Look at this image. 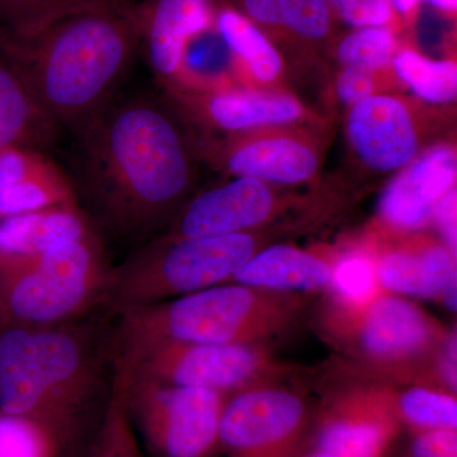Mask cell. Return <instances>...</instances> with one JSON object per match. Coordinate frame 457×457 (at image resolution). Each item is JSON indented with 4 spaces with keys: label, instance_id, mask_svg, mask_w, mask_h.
I'll return each instance as SVG.
<instances>
[{
    "label": "cell",
    "instance_id": "cell-1",
    "mask_svg": "<svg viewBox=\"0 0 457 457\" xmlns=\"http://www.w3.org/2000/svg\"><path fill=\"white\" fill-rule=\"evenodd\" d=\"M77 137L73 186L87 216L122 237L173 221L194 183L187 140L167 108L144 97L110 102Z\"/></svg>",
    "mask_w": 457,
    "mask_h": 457
},
{
    "label": "cell",
    "instance_id": "cell-2",
    "mask_svg": "<svg viewBox=\"0 0 457 457\" xmlns=\"http://www.w3.org/2000/svg\"><path fill=\"white\" fill-rule=\"evenodd\" d=\"M139 7L97 0L26 31L0 33V53L57 129L77 131L114 97L139 50Z\"/></svg>",
    "mask_w": 457,
    "mask_h": 457
},
{
    "label": "cell",
    "instance_id": "cell-3",
    "mask_svg": "<svg viewBox=\"0 0 457 457\" xmlns=\"http://www.w3.org/2000/svg\"><path fill=\"white\" fill-rule=\"evenodd\" d=\"M99 386L98 351L82 328L0 321V414L35 428L54 456L88 449L107 407Z\"/></svg>",
    "mask_w": 457,
    "mask_h": 457
},
{
    "label": "cell",
    "instance_id": "cell-4",
    "mask_svg": "<svg viewBox=\"0 0 457 457\" xmlns=\"http://www.w3.org/2000/svg\"><path fill=\"white\" fill-rule=\"evenodd\" d=\"M305 308L302 294L230 282L153 305L121 311L120 342L258 345L287 332Z\"/></svg>",
    "mask_w": 457,
    "mask_h": 457
},
{
    "label": "cell",
    "instance_id": "cell-5",
    "mask_svg": "<svg viewBox=\"0 0 457 457\" xmlns=\"http://www.w3.org/2000/svg\"><path fill=\"white\" fill-rule=\"evenodd\" d=\"M262 248L251 233L162 237L112 269L106 300L121 312L228 284Z\"/></svg>",
    "mask_w": 457,
    "mask_h": 457
},
{
    "label": "cell",
    "instance_id": "cell-6",
    "mask_svg": "<svg viewBox=\"0 0 457 457\" xmlns=\"http://www.w3.org/2000/svg\"><path fill=\"white\" fill-rule=\"evenodd\" d=\"M111 272L101 239L90 231L25 266L0 272V321L69 324L106 300Z\"/></svg>",
    "mask_w": 457,
    "mask_h": 457
},
{
    "label": "cell",
    "instance_id": "cell-7",
    "mask_svg": "<svg viewBox=\"0 0 457 457\" xmlns=\"http://www.w3.org/2000/svg\"><path fill=\"white\" fill-rule=\"evenodd\" d=\"M116 360L132 376L225 395L273 384L287 368L258 345H209L153 339L120 342Z\"/></svg>",
    "mask_w": 457,
    "mask_h": 457
},
{
    "label": "cell",
    "instance_id": "cell-8",
    "mask_svg": "<svg viewBox=\"0 0 457 457\" xmlns=\"http://www.w3.org/2000/svg\"><path fill=\"white\" fill-rule=\"evenodd\" d=\"M126 407L154 457H221L220 425L228 395L132 376L120 361Z\"/></svg>",
    "mask_w": 457,
    "mask_h": 457
},
{
    "label": "cell",
    "instance_id": "cell-9",
    "mask_svg": "<svg viewBox=\"0 0 457 457\" xmlns=\"http://www.w3.org/2000/svg\"><path fill=\"white\" fill-rule=\"evenodd\" d=\"M311 409L293 390L263 384L228 396L220 445L225 457H296L306 447Z\"/></svg>",
    "mask_w": 457,
    "mask_h": 457
},
{
    "label": "cell",
    "instance_id": "cell-10",
    "mask_svg": "<svg viewBox=\"0 0 457 457\" xmlns=\"http://www.w3.org/2000/svg\"><path fill=\"white\" fill-rule=\"evenodd\" d=\"M402 433L389 387L343 390L312 416L306 447L342 457H390Z\"/></svg>",
    "mask_w": 457,
    "mask_h": 457
},
{
    "label": "cell",
    "instance_id": "cell-11",
    "mask_svg": "<svg viewBox=\"0 0 457 457\" xmlns=\"http://www.w3.org/2000/svg\"><path fill=\"white\" fill-rule=\"evenodd\" d=\"M347 333L362 356L399 363L441 347L446 330L420 306L396 295L378 293L365 305L342 309Z\"/></svg>",
    "mask_w": 457,
    "mask_h": 457
},
{
    "label": "cell",
    "instance_id": "cell-12",
    "mask_svg": "<svg viewBox=\"0 0 457 457\" xmlns=\"http://www.w3.org/2000/svg\"><path fill=\"white\" fill-rule=\"evenodd\" d=\"M216 165L237 177L299 185L320 168V147L299 131H248L228 135L210 149Z\"/></svg>",
    "mask_w": 457,
    "mask_h": 457
},
{
    "label": "cell",
    "instance_id": "cell-13",
    "mask_svg": "<svg viewBox=\"0 0 457 457\" xmlns=\"http://www.w3.org/2000/svg\"><path fill=\"white\" fill-rule=\"evenodd\" d=\"M347 137L360 161L381 173L407 167L422 149L416 110L396 96H371L353 104Z\"/></svg>",
    "mask_w": 457,
    "mask_h": 457
},
{
    "label": "cell",
    "instance_id": "cell-14",
    "mask_svg": "<svg viewBox=\"0 0 457 457\" xmlns=\"http://www.w3.org/2000/svg\"><path fill=\"white\" fill-rule=\"evenodd\" d=\"M279 203L269 183L248 177L192 198L171 221L167 237H201L251 233L270 220Z\"/></svg>",
    "mask_w": 457,
    "mask_h": 457
},
{
    "label": "cell",
    "instance_id": "cell-15",
    "mask_svg": "<svg viewBox=\"0 0 457 457\" xmlns=\"http://www.w3.org/2000/svg\"><path fill=\"white\" fill-rule=\"evenodd\" d=\"M174 104L213 130L228 135L302 121L308 111L299 99L278 92L189 89L164 87Z\"/></svg>",
    "mask_w": 457,
    "mask_h": 457
},
{
    "label": "cell",
    "instance_id": "cell-16",
    "mask_svg": "<svg viewBox=\"0 0 457 457\" xmlns=\"http://www.w3.org/2000/svg\"><path fill=\"white\" fill-rule=\"evenodd\" d=\"M456 149L440 144L417 156L392 180L378 204L384 227L396 233H411L425 228L436 204L455 187Z\"/></svg>",
    "mask_w": 457,
    "mask_h": 457
},
{
    "label": "cell",
    "instance_id": "cell-17",
    "mask_svg": "<svg viewBox=\"0 0 457 457\" xmlns=\"http://www.w3.org/2000/svg\"><path fill=\"white\" fill-rule=\"evenodd\" d=\"M140 44L163 84L179 77L189 42L213 25L212 0H150L139 7Z\"/></svg>",
    "mask_w": 457,
    "mask_h": 457
},
{
    "label": "cell",
    "instance_id": "cell-18",
    "mask_svg": "<svg viewBox=\"0 0 457 457\" xmlns=\"http://www.w3.org/2000/svg\"><path fill=\"white\" fill-rule=\"evenodd\" d=\"M376 278L385 293L456 299V253L427 237L387 248L375 260Z\"/></svg>",
    "mask_w": 457,
    "mask_h": 457
},
{
    "label": "cell",
    "instance_id": "cell-19",
    "mask_svg": "<svg viewBox=\"0 0 457 457\" xmlns=\"http://www.w3.org/2000/svg\"><path fill=\"white\" fill-rule=\"evenodd\" d=\"M79 204L71 179L42 150L0 149V216Z\"/></svg>",
    "mask_w": 457,
    "mask_h": 457
},
{
    "label": "cell",
    "instance_id": "cell-20",
    "mask_svg": "<svg viewBox=\"0 0 457 457\" xmlns=\"http://www.w3.org/2000/svg\"><path fill=\"white\" fill-rule=\"evenodd\" d=\"M95 231L79 204L0 218V272L37 260L56 246Z\"/></svg>",
    "mask_w": 457,
    "mask_h": 457
},
{
    "label": "cell",
    "instance_id": "cell-21",
    "mask_svg": "<svg viewBox=\"0 0 457 457\" xmlns=\"http://www.w3.org/2000/svg\"><path fill=\"white\" fill-rule=\"evenodd\" d=\"M332 275L333 266L311 252L290 245H270L258 251L230 282L302 294L329 288Z\"/></svg>",
    "mask_w": 457,
    "mask_h": 457
},
{
    "label": "cell",
    "instance_id": "cell-22",
    "mask_svg": "<svg viewBox=\"0 0 457 457\" xmlns=\"http://www.w3.org/2000/svg\"><path fill=\"white\" fill-rule=\"evenodd\" d=\"M57 131L16 66L0 53V149L22 146L44 152Z\"/></svg>",
    "mask_w": 457,
    "mask_h": 457
},
{
    "label": "cell",
    "instance_id": "cell-23",
    "mask_svg": "<svg viewBox=\"0 0 457 457\" xmlns=\"http://www.w3.org/2000/svg\"><path fill=\"white\" fill-rule=\"evenodd\" d=\"M242 4L255 25L285 29L312 41L329 33L332 9L327 0H242Z\"/></svg>",
    "mask_w": 457,
    "mask_h": 457
},
{
    "label": "cell",
    "instance_id": "cell-24",
    "mask_svg": "<svg viewBox=\"0 0 457 457\" xmlns=\"http://www.w3.org/2000/svg\"><path fill=\"white\" fill-rule=\"evenodd\" d=\"M213 26L233 54L239 56L255 79L272 83L278 79L284 62L270 38L245 14L224 9L213 20Z\"/></svg>",
    "mask_w": 457,
    "mask_h": 457
},
{
    "label": "cell",
    "instance_id": "cell-25",
    "mask_svg": "<svg viewBox=\"0 0 457 457\" xmlns=\"http://www.w3.org/2000/svg\"><path fill=\"white\" fill-rule=\"evenodd\" d=\"M394 402L400 426L409 433L457 431V400L450 390L426 386L394 390Z\"/></svg>",
    "mask_w": 457,
    "mask_h": 457
},
{
    "label": "cell",
    "instance_id": "cell-26",
    "mask_svg": "<svg viewBox=\"0 0 457 457\" xmlns=\"http://www.w3.org/2000/svg\"><path fill=\"white\" fill-rule=\"evenodd\" d=\"M393 68L403 83L431 104H446L457 97V66L451 60H436L413 50H402L393 59Z\"/></svg>",
    "mask_w": 457,
    "mask_h": 457
},
{
    "label": "cell",
    "instance_id": "cell-27",
    "mask_svg": "<svg viewBox=\"0 0 457 457\" xmlns=\"http://www.w3.org/2000/svg\"><path fill=\"white\" fill-rule=\"evenodd\" d=\"M83 457H144L126 407L122 372L116 363L106 411Z\"/></svg>",
    "mask_w": 457,
    "mask_h": 457
},
{
    "label": "cell",
    "instance_id": "cell-28",
    "mask_svg": "<svg viewBox=\"0 0 457 457\" xmlns=\"http://www.w3.org/2000/svg\"><path fill=\"white\" fill-rule=\"evenodd\" d=\"M341 309H354L365 305L381 293L376 278L375 260L365 253L345 255L333 266L329 286Z\"/></svg>",
    "mask_w": 457,
    "mask_h": 457
},
{
    "label": "cell",
    "instance_id": "cell-29",
    "mask_svg": "<svg viewBox=\"0 0 457 457\" xmlns=\"http://www.w3.org/2000/svg\"><path fill=\"white\" fill-rule=\"evenodd\" d=\"M212 26L189 42L179 77L173 82L187 74L197 79L198 87H204L206 83L218 80L228 71L233 51L218 29L213 31Z\"/></svg>",
    "mask_w": 457,
    "mask_h": 457
},
{
    "label": "cell",
    "instance_id": "cell-30",
    "mask_svg": "<svg viewBox=\"0 0 457 457\" xmlns=\"http://www.w3.org/2000/svg\"><path fill=\"white\" fill-rule=\"evenodd\" d=\"M396 55V41L387 27L356 29L339 42L337 57L343 66L385 69Z\"/></svg>",
    "mask_w": 457,
    "mask_h": 457
},
{
    "label": "cell",
    "instance_id": "cell-31",
    "mask_svg": "<svg viewBox=\"0 0 457 457\" xmlns=\"http://www.w3.org/2000/svg\"><path fill=\"white\" fill-rule=\"evenodd\" d=\"M97 0H0V33L26 31Z\"/></svg>",
    "mask_w": 457,
    "mask_h": 457
},
{
    "label": "cell",
    "instance_id": "cell-32",
    "mask_svg": "<svg viewBox=\"0 0 457 457\" xmlns=\"http://www.w3.org/2000/svg\"><path fill=\"white\" fill-rule=\"evenodd\" d=\"M330 9L354 29L386 27L393 20L390 0H327Z\"/></svg>",
    "mask_w": 457,
    "mask_h": 457
},
{
    "label": "cell",
    "instance_id": "cell-33",
    "mask_svg": "<svg viewBox=\"0 0 457 457\" xmlns=\"http://www.w3.org/2000/svg\"><path fill=\"white\" fill-rule=\"evenodd\" d=\"M337 82V93L345 106H353L362 99L380 95L381 71L366 66H345Z\"/></svg>",
    "mask_w": 457,
    "mask_h": 457
},
{
    "label": "cell",
    "instance_id": "cell-34",
    "mask_svg": "<svg viewBox=\"0 0 457 457\" xmlns=\"http://www.w3.org/2000/svg\"><path fill=\"white\" fill-rule=\"evenodd\" d=\"M400 457H457V431L409 433Z\"/></svg>",
    "mask_w": 457,
    "mask_h": 457
},
{
    "label": "cell",
    "instance_id": "cell-35",
    "mask_svg": "<svg viewBox=\"0 0 457 457\" xmlns=\"http://www.w3.org/2000/svg\"><path fill=\"white\" fill-rule=\"evenodd\" d=\"M456 188H450L436 204L432 218L440 228L444 243L453 253H456L457 231H456V207H457Z\"/></svg>",
    "mask_w": 457,
    "mask_h": 457
},
{
    "label": "cell",
    "instance_id": "cell-36",
    "mask_svg": "<svg viewBox=\"0 0 457 457\" xmlns=\"http://www.w3.org/2000/svg\"><path fill=\"white\" fill-rule=\"evenodd\" d=\"M390 2L394 11L399 12L400 14H408L420 2L431 3L435 7L445 9V11H455L457 0H390Z\"/></svg>",
    "mask_w": 457,
    "mask_h": 457
},
{
    "label": "cell",
    "instance_id": "cell-37",
    "mask_svg": "<svg viewBox=\"0 0 457 457\" xmlns=\"http://www.w3.org/2000/svg\"><path fill=\"white\" fill-rule=\"evenodd\" d=\"M296 457H342L329 451L317 449V447H305Z\"/></svg>",
    "mask_w": 457,
    "mask_h": 457
},
{
    "label": "cell",
    "instance_id": "cell-38",
    "mask_svg": "<svg viewBox=\"0 0 457 457\" xmlns=\"http://www.w3.org/2000/svg\"><path fill=\"white\" fill-rule=\"evenodd\" d=\"M0 218H2V216H0Z\"/></svg>",
    "mask_w": 457,
    "mask_h": 457
}]
</instances>
